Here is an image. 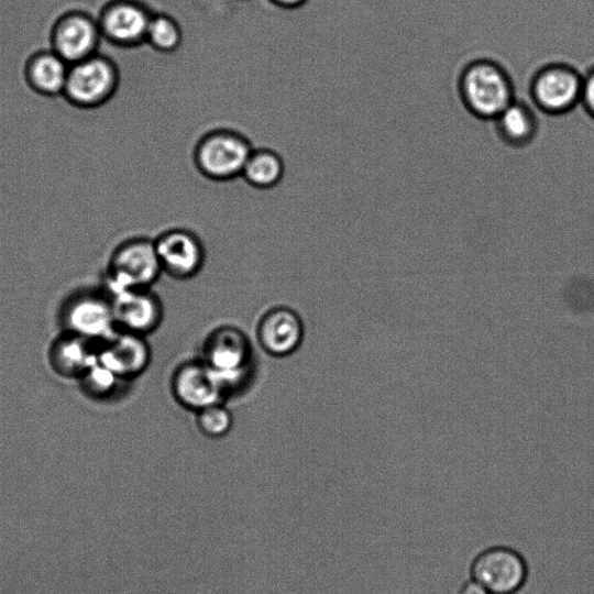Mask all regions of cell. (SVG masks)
I'll return each mask as SVG.
<instances>
[{
    "mask_svg": "<svg viewBox=\"0 0 594 594\" xmlns=\"http://www.w3.org/2000/svg\"><path fill=\"white\" fill-rule=\"evenodd\" d=\"M112 305L119 331L146 336L163 321V305L151 289L112 292Z\"/></svg>",
    "mask_w": 594,
    "mask_h": 594,
    "instance_id": "13",
    "label": "cell"
},
{
    "mask_svg": "<svg viewBox=\"0 0 594 594\" xmlns=\"http://www.w3.org/2000/svg\"><path fill=\"white\" fill-rule=\"evenodd\" d=\"M253 359L248 336L235 327H221L207 337L201 360L216 373L227 398L250 384Z\"/></svg>",
    "mask_w": 594,
    "mask_h": 594,
    "instance_id": "2",
    "label": "cell"
},
{
    "mask_svg": "<svg viewBox=\"0 0 594 594\" xmlns=\"http://www.w3.org/2000/svg\"><path fill=\"white\" fill-rule=\"evenodd\" d=\"M99 350L89 339L66 332L51 350L53 370L67 378H81L98 364Z\"/></svg>",
    "mask_w": 594,
    "mask_h": 594,
    "instance_id": "16",
    "label": "cell"
},
{
    "mask_svg": "<svg viewBox=\"0 0 594 594\" xmlns=\"http://www.w3.org/2000/svg\"><path fill=\"white\" fill-rule=\"evenodd\" d=\"M152 362V350L143 336L118 331L99 349L98 363L121 380H133Z\"/></svg>",
    "mask_w": 594,
    "mask_h": 594,
    "instance_id": "14",
    "label": "cell"
},
{
    "mask_svg": "<svg viewBox=\"0 0 594 594\" xmlns=\"http://www.w3.org/2000/svg\"><path fill=\"white\" fill-rule=\"evenodd\" d=\"M581 105L588 117L594 120V66L584 75Z\"/></svg>",
    "mask_w": 594,
    "mask_h": 594,
    "instance_id": "23",
    "label": "cell"
},
{
    "mask_svg": "<svg viewBox=\"0 0 594 594\" xmlns=\"http://www.w3.org/2000/svg\"><path fill=\"white\" fill-rule=\"evenodd\" d=\"M501 140L514 147L532 144L539 132V121L532 109L515 100L495 120Z\"/></svg>",
    "mask_w": 594,
    "mask_h": 594,
    "instance_id": "18",
    "label": "cell"
},
{
    "mask_svg": "<svg viewBox=\"0 0 594 594\" xmlns=\"http://www.w3.org/2000/svg\"><path fill=\"white\" fill-rule=\"evenodd\" d=\"M67 332L106 343L119 331L112 301L100 296H79L65 312Z\"/></svg>",
    "mask_w": 594,
    "mask_h": 594,
    "instance_id": "12",
    "label": "cell"
},
{
    "mask_svg": "<svg viewBox=\"0 0 594 594\" xmlns=\"http://www.w3.org/2000/svg\"><path fill=\"white\" fill-rule=\"evenodd\" d=\"M101 38L98 18L87 12H69L54 28L52 51L72 66L97 55Z\"/></svg>",
    "mask_w": 594,
    "mask_h": 594,
    "instance_id": "9",
    "label": "cell"
},
{
    "mask_svg": "<svg viewBox=\"0 0 594 594\" xmlns=\"http://www.w3.org/2000/svg\"><path fill=\"white\" fill-rule=\"evenodd\" d=\"M459 95L466 111L481 120L495 121L516 100L515 85L507 72L493 59H475L459 78Z\"/></svg>",
    "mask_w": 594,
    "mask_h": 594,
    "instance_id": "1",
    "label": "cell"
},
{
    "mask_svg": "<svg viewBox=\"0 0 594 594\" xmlns=\"http://www.w3.org/2000/svg\"><path fill=\"white\" fill-rule=\"evenodd\" d=\"M305 337V326L299 314L286 307L271 309L257 328V339L262 349L275 358H284L300 349Z\"/></svg>",
    "mask_w": 594,
    "mask_h": 594,
    "instance_id": "15",
    "label": "cell"
},
{
    "mask_svg": "<svg viewBox=\"0 0 594 594\" xmlns=\"http://www.w3.org/2000/svg\"><path fill=\"white\" fill-rule=\"evenodd\" d=\"M253 146L243 134L218 130L206 134L195 148L198 172L211 182L226 183L243 175Z\"/></svg>",
    "mask_w": 594,
    "mask_h": 594,
    "instance_id": "3",
    "label": "cell"
},
{
    "mask_svg": "<svg viewBox=\"0 0 594 594\" xmlns=\"http://www.w3.org/2000/svg\"><path fill=\"white\" fill-rule=\"evenodd\" d=\"M275 6L286 10H294L304 7L308 0H272Z\"/></svg>",
    "mask_w": 594,
    "mask_h": 594,
    "instance_id": "25",
    "label": "cell"
},
{
    "mask_svg": "<svg viewBox=\"0 0 594 594\" xmlns=\"http://www.w3.org/2000/svg\"><path fill=\"white\" fill-rule=\"evenodd\" d=\"M121 73L117 63L97 54L70 66L65 95L84 109H95L112 100L119 91Z\"/></svg>",
    "mask_w": 594,
    "mask_h": 594,
    "instance_id": "4",
    "label": "cell"
},
{
    "mask_svg": "<svg viewBox=\"0 0 594 594\" xmlns=\"http://www.w3.org/2000/svg\"><path fill=\"white\" fill-rule=\"evenodd\" d=\"M471 574L472 580L492 594H516L527 582L528 565L514 548L496 546L475 558Z\"/></svg>",
    "mask_w": 594,
    "mask_h": 594,
    "instance_id": "7",
    "label": "cell"
},
{
    "mask_svg": "<svg viewBox=\"0 0 594 594\" xmlns=\"http://www.w3.org/2000/svg\"><path fill=\"white\" fill-rule=\"evenodd\" d=\"M172 389L179 405L196 414L226 399L216 373L201 359L176 370Z\"/></svg>",
    "mask_w": 594,
    "mask_h": 594,
    "instance_id": "11",
    "label": "cell"
},
{
    "mask_svg": "<svg viewBox=\"0 0 594 594\" xmlns=\"http://www.w3.org/2000/svg\"><path fill=\"white\" fill-rule=\"evenodd\" d=\"M197 424L199 430L205 436L221 438L230 432L233 419L223 403H218V405L210 406L197 413Z\"/></svg>",
    "mask_w": 594,
    "mask_h": 594,
    "instance_id": "21",
    "label": "cell"
},
{
    "mask_svg": "<svg viewBox=\"0 0 594 594\" xmlns=\"http://www.w3.org/2000/svg\"><path fill=\"white\" fill-rule=\"evenodd\" d=\"M184 33L178 21L166 14L153 15L146 45L161 54H174L183 44Z\"/></svg>",
    "mask_w": 594,
    "mask_h": 594,
    "instance_id": "20",
    "label": "cell"
},
{
    "mask_svg": "<svg viewBox=\"0 0 594 594\" xmlns=\"http://www.w3.org/2000/svg\"><path fill=\"white\" fill-rule=\"evenodd\" d=\"M458 594H492L490 591H486L481 584L471 579V581L465 582L460 587Z\"/></svg>",
    "mask_w": 594,
    "mask_h": 594,
    "instance_id": "24",
    "label": "cell"
},
{
    "mask_svg": "<svg viewBox=\"0 0 594 594\" xmlns=\"http://www.w3.org/2000/svg\"><path fill=\"white\" fill-rule=\"evenodd\" d=\"M161 267L169 277L187 280L196 277L205 264V249L195 232L173 229L155 240Z\"/></svg>",
    "mask_w": 594,
    "mask_h": 594,
    "instance_id": "10",
    "label": "cell"
},
{
    "mask_svg": "<svg viewBox=\"0 0 594 594\" xmlns=\"http://www.w3.org/2000/svg\"><path fill=\"white\" fill-rule=\"evenodd\" d=\"M82 388L94 397H108L116 393L119 382L123 381L99 363L81 378Z\"/></svg>",
    "mask_w": 594,
    "mask_h": 594,
    "instance_id": "22",
    "label": "cell"
},
{
    "mask_svg": "<svg viewBox=\"0 0 594 594\" xmlns=\"http://www.w3.org/2000/svg\"><path fill=\"white\" fill-rule=\"evenodd\" d=\"M153 15L132 0H117L106 6L98 18L101 36L122 50H139L146 45Z\"/></svg>",
    "mask_w": 594,
    "mask_h": 594,
    "instance_id": "8",
    "label": "cell"
},
{
    "mask_svg": "<svg viewBox=\"0 0 594 594\" xmlns=\"http://www.w3.org/2000/svg\"><path fill=\"white\" fill-rule=\"evenodd\" d=\"M162 273L155 241H125L116 249L111 258L109 275L112 292L148 289Z\"/></svg>",
    "mask_w": 594,
    "mask_h": 594,
    "instance_id": "6",
    "label": "cell"
},
{
    "mask_svg": "<svg viewBox=\"0 0 594 594\" xmlns=\"http://www.w3.org/2000/svg\"><path fill=\"white\" fill-rule=\"evenodd\" d=\"M69 70V63L53 51H45L35 54L29 61L26 76L36 92L59 96L65 92Z\"/></svg>",
    "mask_w": 594,
    "mask_h": 594,
    "instance_id": "17",
    "label": "cell"
},
{
    "mask_svg": "<svg viewBox=\"0 0 594 594\" xmlns=\"http://www.w3.org/2000/svg\"><path fill=\"white\" fill-rule=\"evenodd\" d=\"M583 81L584 75L566 63H548L530 80V98L543 113L564 116L581 105Z\"/></svg>",
    "mask_w": 594,
    "mask_h": 594,
    "instance_id": "5",
    "label": "cell"
},
{
    "mask_svg": "<svg viewBox=\"0 0 594 594\" xmlns=\"http://www.w3.org/2000/svg\"><path fill=\"white\" fill-rule=\"evenodd\" d=\"M286 166L283 157L272 148H253L242 178L253 188L266 190L277 187L284 179Z\"/></svg>",
    "mask_w": 594,
    "mask_h": 594,
    "instance_id": "19",
    "label": "cell"
}]
</instances>
